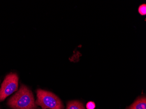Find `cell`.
Here are the masks:
<instances>
[{
  "mask_svg": "<svg viewBox=\"0 0 146 109\" xmlns=\"http://www.w3.org/2000/svg\"><path fill=\"white\" fill-rule=\"evenodd\" d=\"M8 105L12 109H38L33 92L27 86L23 84L9 99Z\"/></svg>",
  "mask_w": 146,
  "mask_h": 109,
  "instance_id": "1",
  "label": "cell"
},
{
  "mask_svg": "<svg viewBox=\"0 0 146 109\" xmlns=\"http://www.w3.org/2000/svg\"><path fill=\"white\" fill-rule=\"evenodd\" d=\"M37 99L35 101L37 106L42 109H64V106L57 96L50 92L38 89Z\"/></svg>",
  "mask_w": 146,
  "mask_h": 109,
  "instance_id": "2",
  "label": "cell"
},
{
  "mask_svg": "<svg viewBox=\"0 0 146 109\" xmlns=\"http://www.w3.org/2000/svg\"><path fill=\"white\" fill-rule=\"evenodd\" d=\"M19 77L14 73L7 75L0 88V102L4 100L7 97L18 90Z\"/></svg>",
  "mask_w": 146,
  "mask_h": 109,
  "instance_id": "3",
  "label": "cell"
},
{
  "mask_svg": "<svg viewBox=\"0 0 146 109\" xmlns=\"http://www.w3.org/2000/svg\"><path fill=\"white\" fill-rule=\"evenodd\" d=\"M127 109H146V97L143 96L139 97Z\"/></svg>",
  "mask_w": 146,
  "mask_h": 109,
  "instance_id": "4",
  "label": "cell"
},
{
  "mask_svg": "<svg viewBox=\"0 0 146 109\" xmlns=\"http://www.w3.org/2000/svg\"><path fill=\"white\" fill-rule=\"evenodd\" d=\"M66 109H85L82 103L78 100L69 101Z\"/></svg>",
  "mask_w": 146,
  "mask_h": 109,
  "instance_id": "5",
  "label": "cell"
},
{
  "mask_svg": "<svg viewBox=\"0 0 146 109\" xmlns=\"http://www.w3.org/2000/svg\"><path fill=\"white\" fill-rule=\"evenodd\" d=\"M138 12L140 14L142 15H146V5L145 4H142L139 6L138 8Z\"/></svg>",
  "mask_w": 146,
  "mask_h": 109,
  "instance_id": "6",
  "label": "cell"
},
{
  "mask_svg": "<svg viewBox=\"0 0 146 109\" xmlns=\"http://www.w3.org/2000/svg\"><path fill=\"white\" fill-rule=\"evenodd\" d=\"M95 107H96V104L93 102H89L86 104V108L87 109H94Z\"/></svg>",
  "mask_w": 146,
  "mask_h": 109,
  "instance_id": "7",
  "label": "cell"
}]
</instances>
